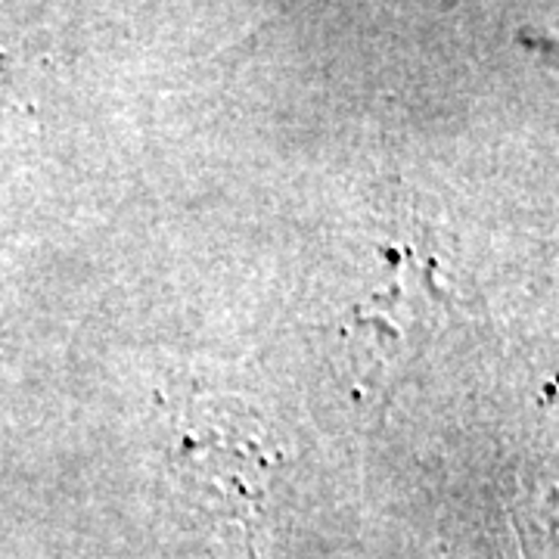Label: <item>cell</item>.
I'll return each mask as SVG.
<instances>
[{"label":"cell","instance_id":"obj_1","mask_svg":"<svg viewBox=\"0 0 559 559\" xmlns=\"http://www.w3.org/2000/svg\"><path fill=\"white\" fill-rule=\"evenodd\" d=\"M525 44H532L540 57H547V60L559 69V38H540V35H532V38H525Z\"/></svg>","mask_w":559,"mask_h":559}]
</instances>
